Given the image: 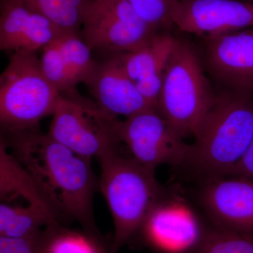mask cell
I'll return each instance as SVG.
<instances>
[{
	"label": "cell",
	"mask_w": 253,
	"mask_h": 253,
	"mask_svg": "<svg viewBox=\"0 0 253 253\" xmlns=\"http://www.w3.org/2000/svg\"><path fill=\"white\" fill-rule=\"evenodd\" d=\"M1 138L65 217L76 219L85 232L104 239L93 215L99 180L91 159L76 154L40 129L3 133Z\"/></svg>",
	"instance_id": "obj_1"
},
{
	"label": "cell",
	"mask_w": 253,
	"mask_h": 253,
	"mask_svg": "<svg viewBox=\"0 0 253 253\" xmlns=\"http://www.w3.org/2000/svg\"><path fill=\"white\" fill-rule=\"evenodd\" d=\"M194 138L186 164L206 179L229 175L253 141V93L216 95Z\"/></svg>",
	"instance_id": "obj_2"
},
{
	"label": "cell",
	"mask_w": 253,
	"mask_h": 253,
	"mask_svg": "<svg viewBox=\"0 0 253 253\" xmlns=\"http://www.w3.org/2000/svg\"><path fill=\"white\" fill-rule=\"evenodd\" d=\"M98 160L101 168L99 190L114 223L110 253H118L138 237L148 214L168 192L156 179L154 169L124 157L118 149Z\"/></svg>",
	"instance_id": "obj_3"
},
{
	"label": "cell",
	"mask_w": 253,
	"mask_h": 253,
	"mask_svg": "<svg viewBox=\"0 0 253 253\" xmlns=\"http://www.w3.org/2000/svg\"><path fill=\"white\" fill-rule=\"evenodd\" d=\"M61 95L48 81L37 53H13L0 76V123L3 133L40 129L52 116Z\"/></svg>",
	"instance_id": "obj_4"
},
{
	"label": "cell",
	"mask_w": 253,
	"mask_h": 253,
	"mask_svg": "<svg viewBox=\"0 0 253 253\" xmlns=\"http://www.w3.org/2000/svg\"><path fill=\"white\" fill-rule=\"evenodd\" d=\"M215 97L194 48L179 41L166 67L156 110L182 139L194 137Z\"/></svg>",
	"instance_id": "obj_5"
},
{
	"label": "cell",
	"mask_w": 253,
	"mask_h": 253,
	"mask_svg": "<svg viewBox=\"0 0 253 253\" xmlns=\"http://www.w3.org/2000/svg\"><path fill=\"white\" fill-rule=\"evenodd\" d=\"M111 117L81 95L61 96L47 133L76 154L99 159L121 145L111 130Z\"/></svg>",
	"instance_id": "obj_6"
},
{
	"label": "cell",
	"mask_w": 253,
	"mask_h": 253,
	"mask_svg": "<svg viewBox=\"0 0 253 253\" xmlns=\"http://www.w3.org/2000/svg\"><path fill=\"white\" fill-rule=\"evenodd\" d=\"M113 134L138 163L156 169L167 164H186L191 145L173 130L156 109H149L124 120L111 117Z\"/></svg>",
	"instance_id": "obj_7"
},
{
	"label": "cell",
	"mask_w": 253,
	"mask_h": 253,
	"mask_svg": "<svg viewBox=\"0 0 253 253\" xmlns=\"http://www.w3.org/2000/svg\"><path fill=\"white\" fill-rule=\"evenodd\" d=\"M81 31L82 38L92 51L106 56L132 51L157 33L127 0H91Z\"/></svg>",
	"instance_id": "obj_8"
},
{
	"label": "cell",
	"mask_w": 253,
	"mask_h": 253,
	"mask_svg": "<svg viewBox=\"0 0 253 253\" xmlns=\"http://www.w3.org/2000/svg\"><path fill=\"white\" fill-rule=\"evenodd\" d=\"M206 229L194 208L168 194L148 214L138 237L157 253H194Z\"/></svg>",
	"instance_id": "obj_9"
},
{
	"label": "cell",
	"mask_w": 253,
	"mask_h": 253,
	"mask_svg": "<svg viewBox=\"0 0 253 253\" xmlns=\"http://www.w3.org/2000/svg\"><path fill=\"white\" fill-rule=\"evenodd\" d=\"M173 25L206 40L253 26V3L238 0H176Z\"/></svg>",
	"instance_id": "obj_10"
},
{
	"label": "cell",
	"mask_w": 253,
	"mask_h": 253,
	"mask_svg": "<svg viewBox=\"0 0 253 253\" xmlns=\"http://www.w3.org/2000/svg\"><path fill=\"white\" fill-rule=\"evenodd\" d=\"M201 203L212 225L253 231V179L240 176L206 179Z\"/></svg>",
	"instance_id": "obj_11"
},
{
	"label": "cell",
	"mask_w": 253,
	"mask_h": 253,
	"mask_svg": "<svg viewBox=\"0 0 253 253\" xmlns=\"http://www.w3.org/2000/svg\"><path fill=\"white\" fill-rule=\"evenodd\" d=\"M208 70L229 90L253 93V30L206 40Z\"/></svg>",
	"instance_id": "obj_12"
},
{
	"label": "cell",
	"mask_w": 253,
	"mask_h": 253,
	"mask_svg": "<svg viewBox=\"0 0 253 253\" xmlns=\"http://www.w3.org/2000/svg\"><path fill=\"white\" fill-rule=\"evenodd\" d=\"M86 85L95 104L112 117H130L151 107L126 74L118 55L97 62Z\"/></svg>",
	"instance_id": "obj_13"
},
{
	"label": "cell",
	"mask_w": 253,
	"mask_h": 253,
	"mask_svg": "<svg viewBox=\"0 0 253 253\" xmlns=\"http://www.w3.org/2000/svg\"><path fill=\"white\" fill-rule=\"evenodd\" d=\"M64 31L42 15L17 0H1L0 49L34 52L42 50L64 34Z\"/></svg>",
	"instance_id": "obj_14"
},
{
	"label": "cell",
	"mask_w": 253,
	"mask_h": 253,
	"mask_svg": "<svg viewBox=\"0 0 253 253\" xmlns=\"http://www.w3.org/2000/svg\"><path fill=\"white\" fill-rule=\"evenodd\" d=\"M168 33H155L136 49L117 54L123 67L148 104L156 109L168 61L179 43Z\"/></svg>",
	"instance_id": "obj_15"
},
{
	"label": "cell",
	"mask_w": 253,
	"mask_h": 253,
	"mask_svg": "<svg viewBox=\"0 0 253 253\" xmlns=\"http://www.w3.org/2000/svg\"><path fill=\"white\" fill-rule=\"evenodd\" d=\"M0 197L1 202L16 199L48 211L60 221L66 219L29 171L9 152L6 143L0 141Z\"/></svg>",
	"instance_id": "obj_16"
},
{
	"label": "cell",
	"mask_w": 253,
	"mask_h": 253,
	"mask_svg": "<svg viewBox=\"0 0 253 253\" xmlns=\"http://www.w3.org/2000/svg\"><path fill=\"white\" fill-rule=\"evenodd\" d=\"M61 224L53 214L38 206H14L10 203L0 204V236L21 238L42 231V227Z\"/></svg>",
	"instance_id": "obj_17"
},
{
	"label": "cell",
	"mask_w": 253,
	"mask_h": 253,
	"mask_svg": "<svg viewBox=\"0 0 253 253\" xmlns=\"http://www.w3.org/2000/svg\"><path fill=\"white\" fill-rule=\"evenodd\" d=\"M43 253H111L104 239L54 224L43 231Z\"/></svg>",
	"instance_id": "obj_18"
},
{
	"label": "cell",
	"mask_w": 253,
	"mask_h": 253,
	"mask_svg": "<svg viewBox=\"0 0 253 253\" xmlns=\"http://www.w3.org/2000/svg\"><path fill=\"white\" fill-rule=\"evenodd\" d=\"M42 15L65 33H79L83 16L91 0H17Z\"/></svg>",
	"instance_id": "obj_19"
},
{
	"label": "cell",
	"mask_w": 253,
	"mask_h": 253,
	"mask_svg": "<svg viewBox=\"0 0 253 253\" xmlns=\"http://www.w3.org/2000/svg\"><path fill=\"white\" fill-rule=\"evenodd\" d=\"M59 41L65 64L75 84H86L98 62L93 59L92 50L79 33H64Z\"/></svg>",
	"instance_id": "obj_20"
},
{
	"label": "cell",
	"mask_w": 253,
	"mask_h": 253,
	"mask_svg": "<svg viewBox=\"0 0 253 253\" xmlns=\"http://www.w3.org/2000/svg\"><path fill=\"white\" fill-rule=\"evenodd\" d=\"M194 253H253V231L207 227Z\"/></svg>",
	"instance_id": "obj_21"
},
{
	"label": "cell",
	"mask_w": 253,
	"mask_h": 253,
	"mask_svg": "<svg viewBox=\"0 0 253 253\" xmlns=\"http://www.w3.org/2000/svg\"><path fill=\"white\" fill-rule=\"evenodd\" d=\"M59 39L42 50V68L48 81L61 96L72 97L79 94L65 64Z\"/></svg>",
	"instance_id": "obj_22"
},
{
	"label": "cell",
	"mask_w": 253,
	"mask_h": 253,
	"mask_svg": "<svg viewBox=\"0 0 253 253\" xmlns=\"http://www.w3.org/2000/svg\"><path fill=\"white\" fill-rule=\"evenodd\" d=\"M139 16L150 27L159 28L172 26V12L176 0H127Z\"/></svg>",
	"instance_id": "obj_23"
},
{
	"label": "cell",
	"mask_w": 253,
	"mask_h": 253,
	"mask_svg": "<svg viewBox=\"0 0 253 253\" xmlns=\"http://www.w3.org/2000/svg\"><path fill=\"white\" fill-rule=\"evenodd\" d=\"M43 231L21 238L0 236V253H43Z\"/></svg>",
	"instance_id": "obj_24"
},
{
	"label": "cell",
	"mask_w": 253,
	"mask_h": 253,
	"mask_svg": "<svg viewBox=\"0 0 253 253\" xmlns=\"http://www.w3.org/2000/svg\"><path fill=\"white\" fill-rule=\"evenodd\" d=\"M228 176H240L253 179V141L244 157Z\"/></svg>",
	"instance_id": "obj_25"
},
{
	"label": "cell",
	"mask_w": 253,
	"mask_h": 253,
	"mask_svg": "<svg viewBox=\"0 0 253 253\" xmlns=\"http://www.w3.org/2000/svg\"><path fill=\"white\" fill-rule=\"evenodd\" d=\"M249 1H250V2H253V0H249Z\"/></svg>",
	"instance_id": "obj_26"
}]
</instances>
